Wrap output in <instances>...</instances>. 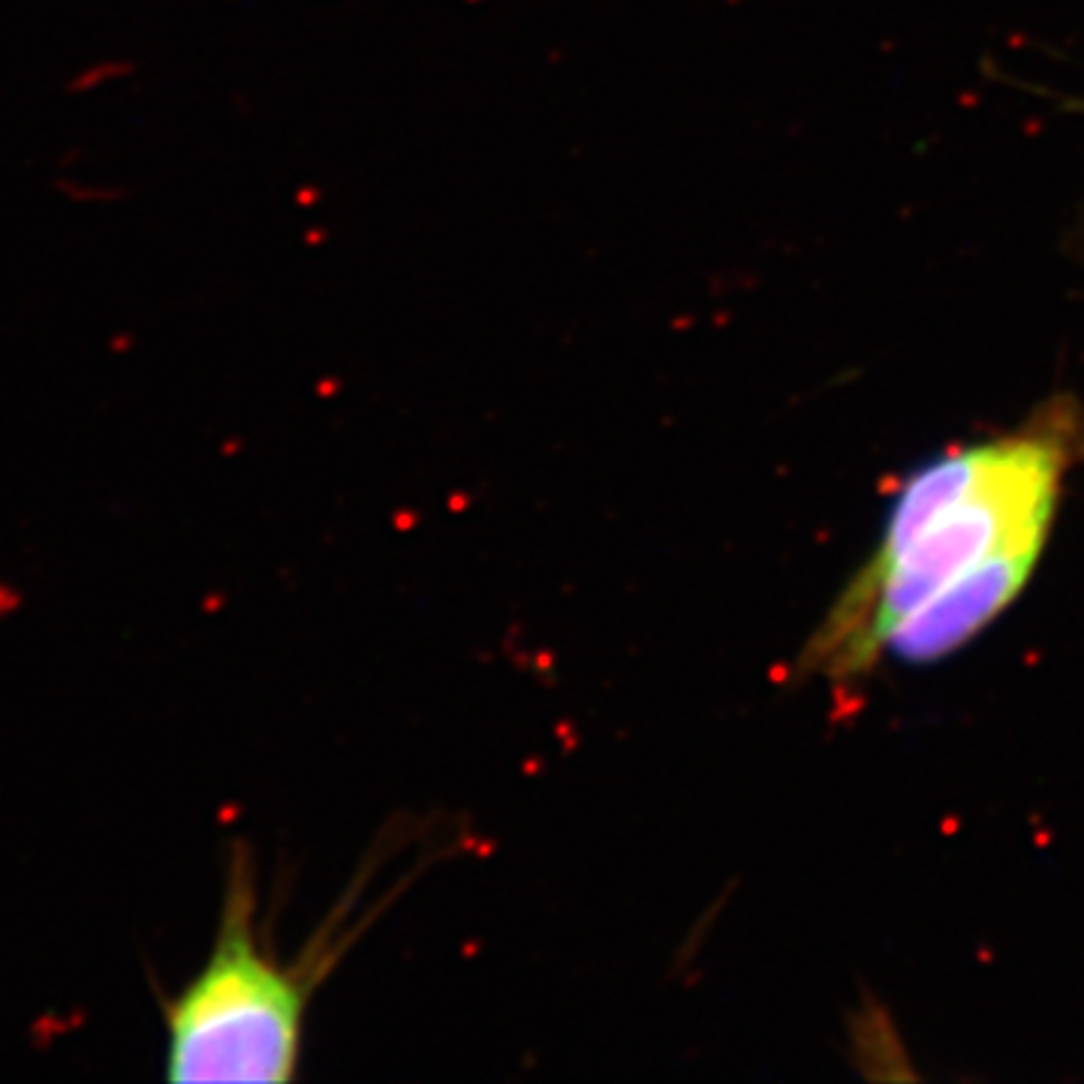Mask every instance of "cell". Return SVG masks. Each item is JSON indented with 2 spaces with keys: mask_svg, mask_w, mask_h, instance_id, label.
<instances>
[{
  "mask_svg": "<svg viewBox=\"0 0 1084 1084\" xmlns=\"http://www.w3.org/2000/svg\"><path fill=\"white\" fill-rule=\"evenodd\" d=\"M256 916V871L247 850L235 847L211 952L163 1003L169 1081L296 1078L308 1003L329 964H317L314 952L299 964L281 961Z\"/></svg>",
  "mask_w": 1084,
  "mask_h": 1084,
  "instance_id": "7a4b0ae2",
  "label": "cell"
},
{
  "mask_svg": "<svg viewBox=\"0 0 1084 1084\" xmlns=\"http://www.w3.org/2000/svg\"><path fill=\"white\" fill-rule=\"evenodd\" d=\"M1081 425L1057 404L1012 434L946 452L895 494L880 546L801 654V675L865 678L916 612L961 597L997 621L1030 582Z\"/></svg>",
  "mask_w": 1084,
  "mask_h": 1084,
  "instance_id": "6da1fadb",
  "label": "cell"
}]
</instances>
